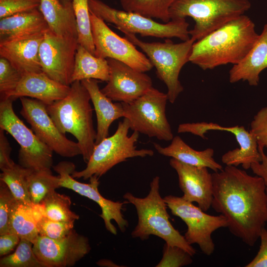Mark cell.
Segmentation results:
<instances>
[{"mask_svg": "<svg viewBox=\"0 0 267 267\" xmlns=\"http://www.w3.org/2000/svg\"><path fill=\"white\" fill-rule=\"evenodd\" d=\"M27 178L29 195L33 205L41 204L49 194L60 187L59 176H53L51 169H30Z\"/></svg>", "mask_w": 267, "mask_h": 267, "instance_id": "cell-29", "label": "cell"}, {"mask_svg": "<svg viewBox=\"0 0 267 267\" xmlns=\"http://www.w3.org/2000/svg\"><path fill=\"white\" fill-rule=\"evenodd\" d=\"M76 19L78 44L95 55L89 0H72Z\"/></svg>", "mask_w": 267, "mask_h": 267, "instance_id": "cell-33", "label": "cell"}, {"mask_svg": "<svg viewBox=\"0 0 267 267\" xmlns=\"http://www.w3.org/2000/svg\"><path fill=\"white\" fill-rule=\"evenodd\" d=\"M107 60L109 66V80L100 90L112 100L130 103L153 87L151 78L145 72L114 59Z\"/></svg>", "mask_w": 267, "mask_h": 267, "instance_id": "cell-17", "label": "cell"}, {"mask_svg": "<svg viewBox=\"0 0 267 267\" xmlns=\"http://www.w3.org/2000/svg\"><path fill=\"white\" fill-rule=\"evenodd\" d=\"M20 238L13 233L0 235V256L3 257L10 253L17 246Z\"/></svg>", "mask_w": 267, "mask_h": 267, "instance_id": "cell-43", "label": "cell"}, {"mask_svg": "<svg viewBox=\"0 0 267 267\" xmlns=\"http://www.w3.org/2000/svg\"><path fill=\"white\" fill-rule=\"evenodd\" d=\"M39 9L52 32L59 36L78 38L72 3L64 4L60 0H41Z\"/></svg>", "mask_w": 267, "mask_h": 267, "instance_id": "cell-26", "label": "cell"}, {"mask_svg": "<svg viewBox=\"0 0 267 267\" xmlns=\"http://www.w3.org/2000/svg\"><path fill=\"white\" fill-rule=\"evenodd\" d=\"M258 148L262 156V161L253 163L250 168L256 176L261 177L267 185V156L264 152V148L258 146Z\"/></svg>", "mask_w": 267, "mask_h": 267, "instance_id": "cell-44", "label": "cell"}, {"mask_svg": "<svg viewBox=\"0 0 267 267\" xmlns=\"http://www.w3.org/2000/svg\"><path fill=\"white\" fill-rule=\"evenodd\" d=\"M192 256L182 248L165 243L163 257L156 267H181L191 264Z\"/></svg>", "mask_w": 267, "mask_h": 267, "instance_id": "cell-37", "label": "cell"}, {"mask_svg": "<svg viewBox=\"0 0 267 267\" xmlns=\"http://www.w3.org/2000/svg\"><path fill=\"white\" fill-rule=\"evenodd\" d=\"M41 0H0V18L39 8Z\"/></svg>", "mask_w": 267, "mask_h": 267, "instance_id": "cell-39", "label": "cell"}, {"mask_svg": "<svg viewBox=\"0 0 267 267\" xmlns=\"http://www.w3.org/2000/svg\"><path fill=\"white\" fill-rule=\"evenodd\" d=\"M13 97L0 99V128L9 133L20 146L19 164L34 170L51 169L53 151L42 142L16 115Z\"/></svg>", "mask_w": 267, "mask_h": 267, "instance_id": "cell-10", "label": "cell"}, {"mask_svg": "<svg viewBox=\"0 0 267 267\" xmlns=\"http://www.w3.org/2000/svg\"><path fill=\"white\" fill-rule=\"evenodd\" d=\"M90 100L81 81H76L71 84L65 97L46 105L47 111L59 131L64 134H71L76 138L86 163L93 151L96 136Z\"/></svg>", "mask_w": 267, "mask_h": 267, "instance_id": "cell-3", "label": "cell"}, {"mask_svg": "<svg viewBox=\"0 0 267 267\" xmlns=\"http://www.w3.org/2000/svg\"><path fill=\"white\" fill-rule=\"evenodd\" d=\"M266 192H267V185H266Z\"/></svg>", "mask_w": 267, "mask_h": 267, "instance_id": "cell-47", "label": "cell"}, {"mask_svg": "<svg viewBox=\"0 0 267 267\" xmlns=\"http://www.w3.org/2000/svg\"><path fill=\"white\" fill-rule=\"evenodd\" d=\"M52 168L59 174L60 187L72 190L96 202L99 206L101 210L99 216L103 219L105 227L108 231L114 235L117 233L116 228L111 222L112 220L117 223L122 232L126 230L128 226V222L124 218L122 211L124 209V205L129 203L128 201H113L103 197L98 189L99 178L95 176L89 178V183L76 180L71 176L75 171V165L71 162L61 161Z\"/></svg>", "mask_w": 267, "mask_h": 267, "instance_id": "cell-12", "label": "cell"}, {"mask_svg": "<svg viewBox=\"0 0 267 267\" xmlns=\"http://www.w3.org/2000/svg\"><path fill=\"white\" fill-rule=\"evenodd\" d=\"M30 170L19 164H15L12 167L1 171L0 180L6 184L18 201L33 207L27 178Z\"/></svg>", "mask_w": 267, "mask_h": 267, "instance_id": "cell-31", "label": "cell"}, {"mask_svg": "<svg viewBox=\"0 0 267 267\" xmlns=\"http://www.w3.org/2000/svg\"><path fill=\"white\" fill-rule=\"evenodd\" d=\"M33 243L21 239L15 252L0 260V267H46L35 255Z\"/></svg>", "mask_w": 267, "mask_h": 267, "instance_id": "cell-34", "label": "cell"}, {"mask_svg": "<svg viewBox=\"0 0 267 267\" xmlns=\"http://www.w3.org/2000/svg\"><path fill=\"white\" fill-rule=\"evenodd\" d=\"M164 199L172 214L180 218L186 224L187 229L184 236L187 242L190 245L198 244L203 254L211 255L215 248L212 234L220 228L227 227L226 218L221 214H207L182 197L169 195Z\"/></svg>", "mask_w": 267, "mask_h": 267, "instance_id": "cell-11", "label": "cell"}, {"mask_svg": "<svg viewBox=\"0 0 267 267\" xmlns=\"http://www.w3.org/2000/svg\"><path fill=\"white\" fill-rule=\"evenodd\" d=\"M33 251L46 267L74 266L91 250L88 238L73 229L67 235L52 239L39 235L33 243Z\"/></svg>", "mask_w": 267, "mask_h": 267, "instance_id": "cell-16", "label": "cell"}, {"mask_svg": "<svg viewBox=\"0 0 267 267\" xmlns=\"http://www.w3.org/2000/svg\"><path fill=\"white\" fill-rule=\"evenodd\" d=\"M109 77V66L107 59L95 56L78 44L72 77V83L90 79L107 82Z\"/></svg>", "mask_w": 267, "mask_h": 267, "instance_id": "cell-27", "label": "cell"}, {"mask_svg": "<svg viewBox=\"0 0 267 267\" xmlns=\"http://www.w3.org/2000/svg\"><path fill=\"white\" fill-rule=\"evenodd\" d=\"M9 232L17 235L20 239L35 242L39 234L33 207L17 200L10 215Z\"/></svg>", "mask_w": 267, "mask_h": 267, "instance_id": "cell-28", "label": "cell"}, {"mask_svg": "<svg viewBox=\"0 0 267 267\" xmlns=\"http://www.w3.org/2000/svg\"><path fill=\"white\" fill-rule=\"evenodd\" d=\"M211 207L227 220L235 236L253 246L267 222V194L264 179L234 166L212 173Z\"/></svg>", "mask_w": 267, "mask_h": 267, "instance_id": "cell-1", "label": "cell"}, {"mask_svg": "<svg viewBox=\"0 0 267 267\" xmlns=\"http://www.w3.org/2000/svg\"><path fill=\"white\" fill-rule=\"evenodd\" d=\"M259 36L254 22L242 15L195 42L189 61L204 70L236 64L249 52Z\"/></svg>", "mask_w": 267, "mask_h": 267, "instance_id": "cell-2", "label": "cell"}, {"mask_svg": "<svg viewBox=\"0 0 267 267\" xmlns=\"http://www.w3.org/2000/svg\"><path fill=\"white\" fill-rule=\"evenodd\" d=\"M196 130L201 136L212 130L227 132L234 135L239 148L229 150L222 156V162L226 166L237 167L241 165L244 169L247 170L253 163L262 161V156L255 136L244 126L223 127L212 122H201L197 123Z\"/></svg>", "mask_w": 267, "mask_h": 267, "instance_id": "cell-19", "label": "cell"}, {"mask_svg": "<svg viewBox=\"0 0 267 267\" xmlns=\"http://www.w3.org/2000/svg\"><path fill=\"white\" fill-rule=\"evenodd\" d=\"M16 202L8 186L0 180V235L9 232L10 215Z\"/></svg>", "mask_w": 267, "mask_h": 267, "instance_id": "cell-38", "label": "cell"}, {"mask_svg": "<svg viewBox=\"0 0 267 267\" xmlns=\"http://www.w3.org/2000/svg\"><path fill=\"white\" fill-rule=\"evenodd\" d=\"M168 100L167 93L152 87L134 101L121 102L130 129L149 137L172 140L174 135L166 114Z\"/></svg>", "mask_w": 267, "mask_h": 267, "instance_id": "cell-9", "label": "cell"}, {"mask_svg": "<svg viewBox=\"0 0 267 267\" xmlns=\"http://www.w3.org/2000/svg\"><path fill=\"white\" fill-rule=\"evenodd\" d=\"M175 0H120L123 9L165 23L171 20L170 9Z\"/></svg>", "mask_w": 267, "mask_h": 267, "instance_id": "cell-30", "label": "cell"}, {"mask_svg": "<svg viewBox=\"0 0 267 267\" xmlns=\"http://www.w3.org/2000/svg\"><path fill=\"white\" fill-rule=\"evenodd\" d=\"M90 11L103 21L114 24L124 34H139L159 38H190L185 19L160 23L138 13L112 8L100 0H89Z\"/></svg>", "mask_w": 267, "mask_h": 267, "instance_id": "cell-8", "label": "cell"}, {"mask_svg": "<svg viewBox=\"0 0 267 267\" xmlns=\"http://www.w3.org/2000/svg\"><path fill=\"white\" fill-rule=\"evenodd\" d=\"M64 4H68L72 3V0H60Z\"/></svg>", "mask_w": 267, "mask_h": 267, "instance_id": "cell-46", "label": "cell"}, {"mask_svg": "<svg viewBox=\"0 0 267 267\" xmlns=\"http://www.w3.org/2000/svg\"><path fill=\"white\" fill-rule=\"evenodd\" d=\"M70 90L66 86L50 78L44 72L28 73L22 78L10 97L16 99L29 97L39 100L46 105L65 97Z\"/></svg>", "mask_w": 267, "mask_h": 267, "instance_id": "cell-21", "label": "cell"}, {"mask_svg": "<svg viewBox=\"0 0 267 267\" xmlns=\"http://www.w3.org/2000/svg\"><path fill=\"white\" fill-rule=\"evenodd\" d=\"M81 82L89 93L96 113V145L108 136L111 124L115 120L124 117L123 108L121 102L113 103L111 99L101 92L97 80L86 79Z\"/></svg>", "mask_w": 267, "mask_h": 267, "instance_id": "cell-24", "label": "cell"}, {"mask_svg": "<svg viewBox=\"0 0 267 267\" xmlns=\"http://www.w3.org/2000/svg\"><path fill=\"white\" fill-rule=\"evenodd\" d=\"M78 44L77 38L59 36L48 29L39 49L43 72L57 82L70 86Z\"/></svg>", "mask_w": 267, "mask_h": 267, "instance_id": "cell-14", "label": "cell"}, {"mask_svg": "<svg viewBox=\"0 0 267 267\" xmlns=\"http://www.w3.org/2000/svg\"><path fill=\"white\" fill-rule=\"evenodd\" d=\"M20 100L22 105L20 114L42 142L63 157L82 155L78 143L68 139L59 131L47 111L46 104L28 97H21Z\"/></svg>", "mask_w": 267, "mask_h": 267, "instance_id": "cell-15", "label": "cell"}, {"mask_svg": "<svg viewBox=\"0 0 267 267\" xmlns=\"http://www.w3.org/2000/svg\"><path fill=\"white\" fill-rule=\"evenodd\" d=\"M267 68V24L247 55L229 70V81L230 83L247 81L251 86H257L260 73Z\"/></svg>", "mask_w": 267, "mask_h": 267, "instance_id": "cell-23", "label": "cell"}, {"mask_svg": "<svg viewBox=\"0 0 267 267\" xmlns=\"http://www.w3.org/2000/svg\"><path fill=\"white\" fill-rule=\"evenodd\" d=\"M170 165L178 175L182 197L187 201L196 202L203 211H207L212 205L213 187L212 174L208 168L188 165L173 158Z\"/></svg>", "mask_w": 267, "mask_h": 267, "instance_id": "cell-18", "label": "cell"}, {"mask_svg": "<svg viewBox=\"0 0 267 267\" xmlns=\"http://www.w3.org/2000/svg\"><path fill=\"white\" fill-rule=\"evenodd\" d=\"M154 146L160 154L188 165L206 167L214 172L223 169L222 166L215 160L213 148L196 150L187 144L179 136H174L168 146L164 147L157 143H154Z\"/></svg>", "mask_w": 267, "mask_h": 267, "instance_id": "cell-25", "label": "cell"}, {"mask_svg": "<svg viewBox=\"0 0 267 267\" xmlns=\"http://www.w3.org/2000/svg\"><path fill=\"white\" fill-rule=\"evenodd\" d=\"M11 148L4 134V131L0 128V169L1 171L12 167L15 163L10 158Z\"/></svg>", "mask_w": 267, "mask_h": 267, "instance_id": "cell-42", "label": "cell"}, {"mask_svg": "<svg viewBox=\"0 0 267 267\" xmlns=\"http://www.w3.org/2000/svg\"><path fill=\"white\" fill-rule=\"evenodd\" d=\"M71 204L69 197L54 190L49 194L40 205L43 215L51 220L75 222L79 219V216L71 211Z\"/></svg>", "mask_w": 267, "mask_h": 267, "instance_id": "cell-32", "label": "cell"}, {"mask_svg": "<svg viewBox=\"0 0 267 267\" xmlns=\"http://www.w3.org/2000/svg\"><path fill=\"white\" fill-rule=\"evenodd\" d=\"M159 182L158 176L153 178L149 192L145 197H137L130 192L123 195L126 200L134 206L137 212L138 222L132 236L145 240L151 235H155L168 244L182 248L193 257L196 250L170 221L167 205L159 192Z\"/></svg>", "mask_w": 267, "mask_h": 267, "instance_id": "cell-4", "label": "cell"}, {"mask_svg": "<svg viewBox=\"0 0 267 267\" xmlns=\"http://www.w3.org/2000/svg\"><path fill=\"white\" fill-rule=\"evenodd\" d=\"M130 126L128 119L124 118L120 122L115 133L95 145L92 153L87 163V167L81 171H75L71 176L75 178H89L93 176L98 178L106 174L117 164L135 157L152 156L151 149H137L135 145L139 133L134 131L130 135Z\"/></svg>", "mask_w": 267, "mask_h": 267, "instance_id": "cell-6", "label": "cell"}, {"mask_svg": "<svg viewBox=\"0 0 267 267\" xmlns=\"http://www.w3.org/2000/svg\"><path fill=\"white\" fill-rule=\"evenodd\" d=\"M39 234L52 239H59L69 234L73 229L74 222H59L40 214L36 217Z\"/></svg>", "mask_w": 267, "mask_h": 267, "instance_id": "cell-35", "label": "cell"}, {"mask_svg": "<svg viewBox=\"0 0 267 267\" xmlns=\"http://www.w3.org/2000/svg\"><path fill=\"white\" fill-rule=\"evenodd\" d=\"M125 38L142 49L155 67L158 77L167 88L168 100L174 103L183 88L179 80L183 66L189 61L193 44L192 38L178 44L170 40L164 43L143 42L135 35L125 33Z\"/></svg>", "mask_w": 267, "mask_h": 267, "instance_id": "cell-7", "label": "cell"}, {"mask_svg": "<svg viewBox=\"0 0 267 267\" xmlns=\"http://www.w3.org/2000/svg\"><path fill=\"white\" fill-rule=\"evenodd\" d=\"M261 243L255 258L245 267H267V229L263 228L260 235Z\"/></svg>", "mask_w": 267, "mask_h": 267, "instance_id": "cell-41", "label": "cell"}, {"mask_svg": "<svg viewBox=\"0 0 267 267\" xmlns=\"http://www.w3.org/2000/svg\"><path fill=\"white\" fill-rule=\"evenodd\" d=\"M89 12L95 56L114 59L143 72L152 68L149 59L138 50L134 44L118 35L104 21Z\"/></svg>", "mask_w": 267, "mask_h": 267, "instance_id": "cell-13", "label": "cell"}, {"mask_svg": "<svg viewBox=\"0 0 267 267\" xmlns=\"http://www.w3.org/2000/svg\"><path fill=\"white\" fill-rule=\"evenodd\" d=\"M249 0H175L170 9L171 20L193 18L191 38L199 41L249 10Z\"/></svg>", "mask_w": 267, "mask_h": 267, "instance_id": "cell-5", "label": "cell"}, {"mask_svg": "<svg viewBox=\"0 0 267 267\" xmlns=\"http://www.w3.org/2000/svg\"><path fill=\"white\" fill-rule=\"evenodd\" d=\"M96 264L100 267H118L112 261L106 259L99 260Z\"/></svg>", "mask_w": 267, "mask_h": 267, "instance_id": "cell-45", "label": "cell"}, {"mask_svg": "<svg viewBox=\"0 0 267 267\" xmlns=\"http://www.w3.org/2000/svg\"><path fill=\"white\" fill-rule=\"evenodd\" d=\"M49 29L39 8L17 13L0 20V43L32 37Z\"/></svg>", "mask_w": 267, "mask_h": 267, "instance_id": "cell-22", "label": "cell"}, {"mask_svg": "<svg viewBox=\"0 0 267 267\" xmlns=\"http://www.w3.org/2000/svg\"><path fill=\"white\" fill-rule=\"evenodd\" d=\"M23 75L5 58L0 57V99L9 97L20 82Z\"/></svg>", "mask_w": 267, "mask_h": 267, "instance_id": "cell-36", "label": "cell"}, {"mask_svg": "<svg viewBox=\"0 0 267 267\" xmlns=\"http://www.w3.org/2000/svg\"><path fill=\"white\" fill-rule=\"evenodd\" d=\"M44 33L0 43V57L7 59L23 75L43 72L39 49Z\"/></svg>", "mask_w": 267, "mask_h": 267, "instance_id": "cell-20", "label": "cell"}, {"mask_svg": "<svg viewBox=\"0 0 267 267\" xmlns=\"http://www.w3.org/2000/svg\"><path fill=\"white\" fill-rule=\"evenodd\" d=\"M250 131L255 136L258 146L267 147V106L261 108L254 116Z\"/></svg>", "mask_w": 267, "mask_h": 267, "instance_id": "cell-40", "label": "cell"}]
</instances>
